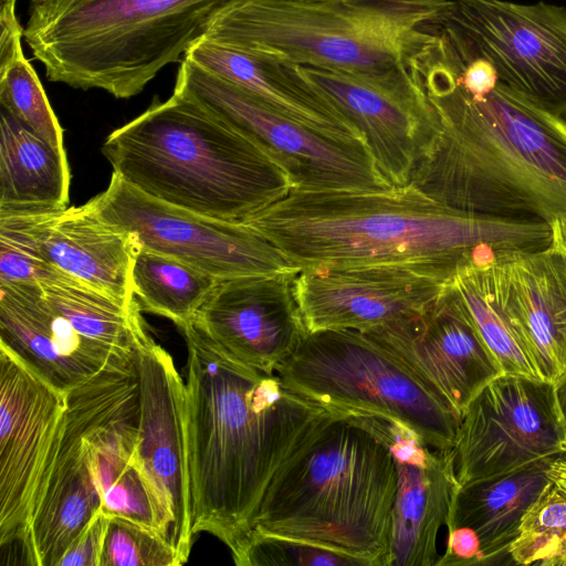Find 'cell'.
Masks as SVG:
<instances>
[{
  "label": "cell",
  "mask_w": 566,
  "mask_h": 566,
  "mask_svg": "<svg viewBox=\"0 0 566 566\" xmlns=\"http://www.w3.org/2000/svg\"><path fill=\"white\" fill-rule=\"evenodd\" d=\"M296 268L406 264L452 281L553 244L552 224L495 218L443 205L412 186L387 190H296L244 222Z\"/></svg>",
  "instance_id": "1"
},
{
  "label": "cell",
  "mask_w": 566,
  "mask_h": 566,
  "mask_svg": "<svg viewBox=\"0 0 566 566\" xmlns=\"http://www.w3.org/2000/svg\"><path fill=\"white\" fill-rule=\"evenodd\" d=\"M179 329L188 350L192 533L216 536L234 555L252 533L272 479L331 410L292 390L276 373L232 358L195 318Z\"/></svg>",
  "instance_id": "2"
},
{
  "label": "cell",
  "mask_w": 566,
  "mask_h": 566,
  "mask_svg": "<svg viewBox=\"0 0 566 566\" xmlns=\"http://www.w3.org/2000/svg\"><path fill=\"white\" fill-rule=\"evenodd\" d=\"M409 64L441 125L412 186L449 207L495 218H566V122L500 83L482 95L467 93L422 49Z\"/></svg>",
  "instance_id": "3"
},
{
  "label": "cell",
  "mask_w": 566,
  "mask_h": 566,
  "mask_svg": "<svg viewBox=\"0 0 566 566\" xmlns=\"http://www.w3.org/2000/svg\"><path fill=\"white\" fill-rule=\"evenodd\" d=\"M102 153L145 195L221 221L243 223L292 189L259 144L176 88L113 130Z\"/></svg>",
  "instance_id": "4"
},
{
  "label": "cell",
  "mask_w": 566,
  "mask_h": 566,
  "mask_svg": "<svg viewBox=\"0 0 566 566\" xmlns=\"http://www.w3.org/2000/svg\"><path fill=\"white\" fill-rule=\"evenodd\" d=\"M397 468L388 444L354 413L331 410L269 484L252 533L298 539L367 566H389Z\"/></svg>",
  "instance_id": "5"
},
{
  "label": "cell",
  "mask_w": 566,
  "mask_h": 566,
  "mask_svg": "<svg viewBox=\"0 0 566 566\" xmlns=\"http://www.w3.org/2000/svg\"><path fill=\"white\" fill-rule=\"evenodd\" d=\"M229 1L48 0L32 6L23 38L49 81L130 98Z\"/></svg>",
  "instance_id": "6"
},
{
  "label": "cell",
  "mask_w": 566,
  "mask_h": 566,
  "mask_svg": "<svg viewBox=\"0 0 566 566\" xmlns=\"http://www.w3.org/2000/svg\"><path fill=\"white\" fill-rule=\"evenodd\" d=\"M451 0H230L202 36L301 66L352 73L408 64Z\"/></svg>",
  "instance_id": "7"
},
{
  "label": "cell",
  "mask_w": 566,
  "mask_h": 566,
  "mask_svg": "<svg viewBox=\"0 0 566 566\" xmlns=\"http://www.w3.org/2000/svg\"><path fill=\"white\" fill-rule=\"evenodd\" d=\"M295 392L328 410L390 417L438 450H452L462 417L365 333H307L275 370Z\"/></svg>",
  "instance_id": "8"
},
{
  "label": "cell",
  "mask_w": 566,
  "mask_h": 566,
  "mask_svg": "<svg viewBox=\"0 0 566 566\" xmlns=\"http://www.w3.org/2000/svg\"><path fill=\"white\" fill-rule=\"evenodd\" d=\"M439 32L460 55L491 63L509 91L566 122V8L451 0Z\"/></svg>",
  "instance_id": "9"
},
{
  "label": "cell",
  "mask_w": 566,
  "mask_h": 566,
  "mask_svg": "<svg viewBox=\"0 0 566 566\" xmlns=\"http://www.w3.org/2000/svg\"><path fill=\"white\" fill-rule=\"evenodd\" d=\"M174 88L259 144L285 170L292 189L394 188L378 170L365 143H347L319 134L184 57Z\"/></svg>",
  "instance_id": "10"
},
{
  "label": "cell",
  "mask_w": 566,
  "mask_h": 566,
  "mask_svg": "<svg viewBox=\"0 0 566 566\" xmlns=\"http://www.w3.org/2000/svg\"><path fill=\"white\" fill-rule=\"evenodd\" d=\"M91 201L102 219L134 234L139 244L218 280L300 269L247 224L165 203L114 172L108 187Z\"/></svg>",
  "instance_id": "11"
},
{
  "label": "cell",
  "mask_w": 566,
  "mask_h": 566,
  "mask_svg": "<svg viewBox=\"0 0 566 566\" xmlns=\"http://www.w3.org/2000/svg\"><path fill=\"white\" fill-rule=\"evenodd\" d=\"M453 451L459 485L566 452L555 384L501 374L469 402Z\"/></svg>",
  "instance_id": "12"
},
{
  "label": "cell",
  "mask_w": 566,
  "mask_h": 566,
  "mask_svg": "<svg viewBox=\"0 0 566 566\" xmlns=\"http://www.w3.org/2000/svg\"><path fill=\"white\" fill-rule=\"evenodd\" d=\"M139 380L135 461L157 511L161 536L187 562L193 543L186 382L170 354L139 326L134 339Z\"/></svg>",
  "instance_id": "13"
},
{
  "label": "cell",
  "mask_w": 566,
  "mask_h": 566,
  "mask_svg": "<svg viewBox=\"0 0 566 566\" xmlns=\"http://www.w3.org/2000/svg\"><path fill=\"white\" fill-rule=\"evenodd\" d=\"M66 397L0 345V546L21 544L24 559Z\"/></svg>",
  "instance_id": "14"
},
{
  "label": "cell",
  "mask_w": 566,
  "mask_h": 566,
  "mask_svg": "<svg viewBox=\"0 0 566 566\" xmlns=\"http://www.w3.org/2000/svg\"><path fill=\"white\" fill-rule=\"evenodd\" d=\"M301 69L359 129L387 181L394 188L410 185L441 134L438 113L410 64L374 73Z\"/></svg>",
  "instance_id": "15"
},
{
  "label": "cell",
  "mask_w": 566,
  "mask_h": 566,
  "mask_svg": "<svg viewBox=\"0 0 566 566\" xmlns=\"http://www.w3.org/2000/svg\"><path fill=\"white\" fill-rule=\"evenodd\" d=\"M451 281L406 264H315L298 270L296 296L307 332H366L423 313Z\"/></svg>",
  "instance_id": "16"
},
{
  "label": "cell",
  "mask_w": 566,
  "mask_h": 566,
  "mask_svg": "<svg viewBox=\"0 0 566 566\" xmlns=\"http://www.w3.org/2000/svg\"><path fill=\"white\" fill-rule=\"evenodd\" d=\"M363 333L461 417L474 396L503 374L452 281L420 315Z\"/></svg>",
  "instance_id": "17"
},
{
  "label": "cell",
  "mask_w": 566,
  "mask_h": 566,
  "mask_svg": "<svg viewBox=\"0 0 566 566\" xmlns=\"http://www.w3.org/2000/svg\"><path fill=\"white\" fill-rule=\"evenodd\" d=\"M298 270L220 280L195 319L232 358L275 373L308 333L296 296Z\"/></svg>",
  "instance_id": "18"
},
{
  "label": "cell",
  "mask_w": 566,
  "mask_h": 566,
  "mask_svg": "<svg viewBox=\"0 0 566 566\" xmlns=\"http://www.w3.org/2000/svg\"><path fill=\"white\" fill-rule=\"evenodd\" d=\"M358 416L388 444L396 462L389 566H436L440 557L438 533L447 526L459 488L453 449L428 446L413 429L397 419Z\"/></svg>",
  "instance_id": "19"
},
{
  "label": "cell",
  "mask_w": 566,
  "mask_h": 566,
  "mask_svg": "<svg viewBox=\"0 0 566 566\" xmlns=\"http://www.w3.org/2000/svg\"><path fill=\"white\" fill-rule=\"evenodd\" d=\"M0 345L64 392L133 347L116 349L96 338L51 303L39 282L0 283Z\"/></svg>",
  "instance_id": "20"
},
{
  "label": "cell",
  "mask_w": 566,
  "mask_h": 566,
  "mask_svg": "<svg viewBox=\"0 0 566 566\" xmlns=\"http://www.w3.org/2000/svg\"><path fill=\"white\" fill-rule=\"evenodd\" d=\"M501 307L537 376L566 373V255L552 244L493 266Z\"/></svg>",
  "instance_id": "21"
},
{
  "label": "cell",
  "mask_w": 566,
  "mask_h": 566,
  "mask_svg": "<svg viewBox=\"0 0 566 566\" xmlns=\"http://www.w3.org/2000/svg\"><path fill=\"white\" fill-rule=\"evenodd\" d=\"M184 59L319 134L366 144L359 129L297 64L251 54L205 36L190 45Z\"/></svg>",
  "instance_id": "22"
},
{
  "label": "cell",
  "mask_w": 566,
  "mask_h": 566,
  "mask_svg": "<svg viewBox=\"0 0 566 566\" xmlns=\"http://www.w3.org/2000/svg\"><path fill=\"white\" fill-rule=\"evenodd\" d=\"M28 217L35 249L44 262L114 297L136 300L132 270L138 242L130 232L102 219L91 200Z\"/></svg>",
  "instance_id": "23"
},
{
  "label": "cell",
  "mask_w": 566,
  "mask_h": 566,
  "mask_svg": "<svg viewBox=\"0 0 566 566\" xmlns=\"http://www.w3.org/2000/svg\"><path fill=\"white\" fill-rule=\"evenodd\" d=\"M553 458L459 485L447 527H467L475 534L480 565L509 556L524 515L551 482L548 469Z\"/></svg>",
  "instance_id": "24"
},
{
  "label": "cell",
  "mask_w": 566,
  "mask_h": 566,
  "mask_svg": "<svg viewBox=\"0 0 566 566\" xmlns=\"http://www.w3.org/2000/svg\"><path fill=\"white\" fill-rule=\"evenodd\" d=\"M70 185L65 149L53 147L1 111L0 216L65 209Z\"/></svg>",
  "instance_id": "25"
},
{
  "label": "cell",
  "mask_w": 566,
  "mask_h": 566,
  "mask_svg": "<svg viewBox=\"0 0 566 566\" xmlns=\"http://www.w3.org/2000/svg\"><path fill=\"white\" fill-rule=\"evenodd\" d=\"M17 1H1V108L53 147L64 149L63 129L35 70L24 56V28L17 15Z\"/></svg>",
  "instance_id": "26"
},
{
  "label": "cell",
  "mask_w": 566,
  "mask_h": 566,
  "mask_svg": "<svg viewBox=\"0 0 566 566\" xmlns=\"http://www.w3.org/2000/svg\"><path fill=\"white\" fill-rule=\"evenodd\" d=\"M219 281L188 263L138 243L132 285L142 312L166 317L180 328L196 317Z\"/></svg>",
  "instance_id": "27"
},
{
  "label": "cell",
  "mask_w": 566,
  "mask_h": 566,
  "mask_svg": "<svg viewBox=\"0 0 566 566\" xmlns=\"http://www.w3.org/2000/svg\"><path fill=\"white\" fill-rule=\"evenodd\" d=\"M493 266L461 270L454 275L452 284L503 373L539 378L501 307Z\"/></svg>",
  "instance_id": "28"
},
{
  "label": "cell",
  "mask_w": 566,
  "mask_h": 566,
  "mask_svg": "<svg viewBox=\"0 0 566 566\" xmlns=\"http://www.w3.org/2000/svg\"><path fill=\"white\" fill-rule=\"evenodd\" d=\"M509 556L516 565L566 566V492L552 480L524 515Z\"/></svg>",
  "instance_id": "29"
},
{
  "label": "cell",
  "mask_w": 566,
  "mask_h": 566,
  "mask_svg": "<svg viewBox=\"0 0 566 566\" xmlns=\"http://www.w3.org/2000/svg\"><path fill=\"white\" fill-rule=\"evenodd\" d=\"M186 562L156 531L108 516L99 566H179Z\"/></svg>",
  "instance_id": "30"
},
{
  "label": "cell",
  "mask_w": 566,
  "mask_h": 566,
  "mask_svg": "<svg viewBox=\"0 0 566 566\" xmlns=\"http://www.w3.org/2000/svg\"><path fill=\"white\" fill-rule=\"evenodd\" d=\"M232 558L238 566H367L361 559L337 551L260 533H251Z\"/></svg>",
  "instance_id": "31"
},
{
  "label": "cell",
  "mask_w": 566,
  "mask_h": 566,
  "mask_svg": "<svg viewBox=\"0 0 566 566\" xmlns=\"http://www.w3.org/2000/svg\"><path fill=\"white\" fill-rule=\"evenodd\" d=\"M60 273L39 255L28 214L0 216V283L38 282Z\"/></svg>",
  "instance_id": "32"
},
{
  "label": "cell",
  "mask_w": 566,
  "mask_h": 566,
  "mask_svg": "<svg viewBox=\"0 0 566 566\" xmlns=\"http://www.w3.org/2000/svg\"><path fill=\"white\" fill-rule=\"evenodd\" d=\"M108 516L98 512L70 545L57 566H99Z\"/></svg>",
  "instance_id": "33"
},
{
  "label": "cell",
  "mask_w": 566,
  "mask_h": 566,
  "mask_svg": "<svg viewBox=\"0 0 566 566\" xmlns=\"http://www.w3.org/2000/svg\"><path fill=\"white\" fill-rule=\"evenodd\" d=\"M549 479L566 492V452L556 455L548 469Z\"/></svg>",
  "instance_id": "34"
},
{
  "label": "cell",
  "mask_w": 566,
  "mask_h": 566,
  "mask_svg": "<svg viewBox=\"0 0 566 566\" xmlns=\"http://www.w3.org/2000/svg\"><path fill=\"white\" fill-rule=\"evenodd\" d=\"M553 244L566 255V218H560L552 223Z\"/></svg>",
  "instance_id": "35"
},
{
  "label": "cell",
  "mask_w": 566,
  "mask_h": 566,
  "mask_svg": "<svg viewBox=\"0 0 566 566\" xmlns=\"http://www.w3.org/2000/svg\"><path fill=\"white\" fill-rule=\"evenodd\" d=\"M558 409L566 427V373L555 382Z\"/></svg>",
  "instance_id": "36"
},
{
  "label": "cell",
  "mask_w": 566,
  "mask_h": 566,
  "mask_svg": "<svg viewBox=\"0 0 566 566\" xmlns=\"http://www.w3.org/2000/svg\"><path fill=\"white\" fill-rule=\"evenodd\" d=\"M1 1H6V0H1ZM30 1L34 4V3H41V2H44L48 0H30Z\"/></svg>",
  "instance_id": "37"
}]
</instances>
